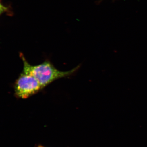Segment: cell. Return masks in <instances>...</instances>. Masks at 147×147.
I'll return each instance as SVG.
<instances>
[{
	"label": "cell",
	"mask_w": 147,
	"mask_h": 147,
	"mask_svg": "<svg viewBox=\"0 0 147 147\" xmlns=\"http://www.w3.org/2000/svg\"><path fill=\"white\" fill-rule=\"evenodd\" d=\"M5 9L6 8L5 7L3 6L1 4V3H0V13L3 12Z\"/></svg>",
	"instance_id": "3"
},
{
	"label": "cell",
	"mask_w": 147,
	"mask_h": 147,
	"mask_svg": "<svg viewBox=\"0 0 147 147\" xmlns=\"http://www.w3.org/2000/svg\"><path fill=\"white\" fill-rule=\"evenodd\" d=\"M43 89L34 76L24 69L14 84V94L21 99L28 98Z\"/></svg>",
	"instance_id": "2"
},
{
	"label": "cell",
	"mask_w": 147,
	"mask_h": 147,
	"mask_svg": "<svg viewBox=\"0 0 147 147\" xmlns=\"http://www.w3.org/2000/svg\"><path fill=\"white\" fill-rule=\"evenodd\" d=\"M20 57L24 64L23 69L34 76L43 88L56 80L73 74L80 66H78L69 71H61L55 68L50 61H45L38 65H32L28 62L22 53H20Z\"/></svg>",
	"instance_id": "1"
},
{
	"label": "cell",
	"mask_w": 147,
	"mask_h": 147,
	"mask_svg": "<svg viewBox=\"0 0 147 147\" xmlns=\"http://www.w3.org/2000/svg\"><path fill=\"white\" fill-rule=\"evenodd\" d=\"M35 147H47L44 146H43V145H42L41 144H38V145H36V146Z\"/></svg>",
	"instance_id": "4"
}]
</instances>
